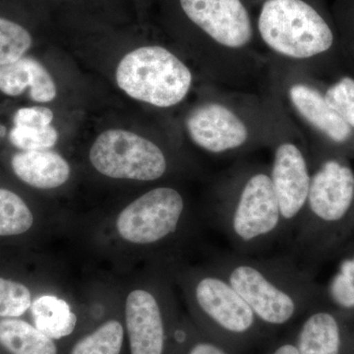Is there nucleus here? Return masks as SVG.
<instances>
[{"label":"nucleus","mask_w":354,"mask_h":354,"mask_svg":"<svg viewBox=\"0 0 354 354\" xmlns=\"http://www.w3.org/2000/svg\"><path fill=\"white\" fill-rule=\"evenodd\" d=\"M209 94L184 118V129L193 145L221 160L272 146L283 113L278 95L271 90L258 97L221 88Z\"/></svg>","instance_id":"obj_1"},{"label":"nucleus","mask_w":354,"mask_h":354,"mask_svg":"<svg viewBox=\"0 0 354 354\" xmlns=\"http://www.w3.org/2000/svg\"><path fill=\"white\" fill-rule=\"evenodd\" d=\"M209 268L232 283L266 325H286L319 301L308 268L288 253L244 255L232 251L216 256Z\"/></svg>","instance_id":"obj_2"},{"label":"nucleus","mask_w":354,"mask_h":354,"mask_svg":"<svg viewBox=\"0 0 354 354\" xmlns=\"http://www.w3.org/2000/svg\"><path fill=\"white\" fill-rule=\"evenodd\" d=\"M213 215L234 252L264 255L283 244L281 212L269 165L237 162L214 189Z\"/></svg>","instance_id":"obj_3"},{"label":"nucleus","mask_w":354,"mask_h":354,"mask_svg":"<svg viewBox=\"0 0 354 354\" xmlns=\"http://www.w3.org/2000/svg\"><path fill=\"white\" fill-rule=\"evenodd\" d=\"M183 13L207 41L205 62L223 87H249L269 70L267 57L254 46L255 31L242 0H179Z\"/></svg>","instance_id":"obj_4"},{"label":"nucleus","mask_w":354,"mask_h":354,"mask_svg":"<svg viewBox=\"0 0 354 354\" xmlns=\"http://www.w3.org/2000/svg\"><path fill=\"white\" fill-rule=\"evenodd\" d=\"M257 32L269 66L317 78L330 71L342 55L330 23L306 0H265Z\"/></svg>","instance_id":"obj_5"},{"label":"nucleus","mask_w":354,"mask_h":354,"mask_svg":"<svg viewBox=\"0 0 354 354\" xmlns=\"http://www.w3.org/2000/svg\"><path fill=\"white\" fill-rule=\"evenodd\" d=\"M353 209V169L339 157H324L312 169L306 207L288 253L308 268L333 228L348 221Z\"/></svg>","instance_id":"obj_6"},{"label":"nucleus","mask_w":354,"mask_h":354,"mask_svg":"<svg viewBox=\"0 0 354 354\" xmlns=\"http://www.w3.org/2000/svg\"><path fill=\"white\" fill-rule=\"evenodd\" d=\"M116 83L127 95L158 109H171L189 95L192 70L162 46H140L120 60Z\"/></svg>","instance_id":"obj_7"},{"label":"nucleus","mask_w":354,"mask_h":354,"mask_svg":"<svg viewBox=\"0 0 354 354\" xmlns=\"http://www.w3.org/2000/svg\"><path fill=\"white\" fill-rule=\"evenodd\" d=\"M270 149L272 150L270 176L283 221V244L288 247L306 207L312 162L304 134L285 106L278 132Z\"/></svg>","instance_id":"obj_8"},{"label":"nucleus","mask_w":354,"mask_h":354,"mask_svg":"<svg viewBox=\"0 0 354 354\" xmlns=\"http://www.w3.org/2000/svg\"><path fill=\"white\" fill-rule=\"evenodd\" d=\"M269 88L283 102L295 124L333 148L354 145V130L326 101L315 77L297 70L269 66Z\"/></svg>","instance_id":"obj_9"},{"label":"nucleus","mask_w":354,"mask_h":354,"mask_svg":"<svg viewBox=\"0 0 354 354\" xmlns=\"http://www.w3.org/2000/svg\"><path fill=\"white\" fill-rule=\"evenodd\" d=\"M91 164L102 176L127 180H160L169 169V158L155 142L123 129L101 133L91 147Z\"/></svg>","instance_id":"obj_10"},{"label":"nucleus","mask_w":354,"mask_h":354,"mask_svg":"<svg viewBox=\"0 0 354 354\" xmlns=\"http://www.w3.org/2000/svg\"><path fill=\"white\" fill-rule=\"evenodd\" d=\"M183 193L172 186H158L136 198L120 212L116 232L123 241L156 246L174 239L187 216Z\"/></svg>","instance_id":"obj_11"},{"label":"nucleus","mask_w":354,"mask_h":354,"mask_svg":"<svg viewBox=\"0 0 354 354\" xmlns=\"http://www.w3.org/2000/svg\"><path fill=\"white\" fill-rule=\"evenodd\" d=\"M184 291L203 321L230 335H245L261 322L232 283L212 268L186 272Z\"/></svg>","instance_id":"obj_12"},{"label":"nucleus","mask_w":354,"mask_h":354,"mask_svg":"<svg viewBox=\"0 0 354 354\" xmlns=\"http://www.w3.org/2000/svg\"><path fill=\"white\" fill-rule=\"evenodd\" d=\"M153 288L130 291L125 301V325L131 354H164L165 301Z\"/></svg>","instance_id":"obj_13"},{"label":"nucleus","mask_w":354,"mask_h":354,"mask_svg":"<svg viewBox=\"0 0 354 354\" xmlns=\"http://www.w3.org/2000/svg\"><path fill=\"white\" fill-rule=\"evenodd\" d=\"M29 88L30 97L36 102H50L57 90L50 72L39 60L23 57L11 64L0 66V92L8 97H19Z\"/></svg>","instance_id":"obj_14"},{"label":"nucleus","mask_w":354,"mask_h":354,"mask_svg":"<svg viewBox=\"0 0 354 354\" xmlns=\"http://www.w3.org/2000/svg\"><path fill=\"white\" fill-rule=\"evenodd\" d=\"M11 167L20 180L37 189H55L71 176L68 162L51 150L20 151L11 158Z\"/></svg>","instance_id":"obj_15"},{"label":"nucleus","mask_w":354,"mask_h":354,"mask_svg":"<svg viewBox=\"0 0 354 354\" xmlns=\"http://www.w3.org/2000/svg\"><path fill=\"white\" fill-rule=\"evenodd\" d=\"M295 346L298 354H341L342 332L337 317L315 307L310 310Z\"/></svg>","instance_id":"obj_16"},{"label":"nucleus","mask_w":354,"mask_h":354,"mask_svg":"<svg viewBox=\"0 0 354 354\" xmlns=\"http://www.w3.org/2000/svg\"><path fill=\"white\" fill-rule=\"evenodd\" d=\"M31 311L35 326L53 341L68 337L75 330L76 314L62 298L39 297L32 302Z\"/></svg>","instance_id":"obj_17"},{"label":"nucleus","mask_w":354,"mask_h":354,"mask_svg":"<svg viewBox=\"0 0 354 354\" xmlns=\"http://www.w3.org/2000/svg\"><path fill=\"white\" fill-rule=\"evenodd\" d=\"M0 344L12 354H57L53 339L26 321L0 320Z\"/></svg>","instance_id":"obj_18"},{"label":"nucleus","mask_w":354,"mask_h":354,"mask_svg":"<svg viewBox=\"0 0 354 354\" xmlns=\"http://www.w3.org/2000/svg\"><path fill=\"white\" fill-rule=\"evenodd\" d=\"M34 223V216L24 200L12 191L0 188V236L25 234Z\"/></svg>","instance_id":"obj_19"},{"label":"nucleus","mask_w":354,"mask_h":354,"mask_svg":"<svg viewBox=\"0 0 354 354\" xmlns=\"http://www.w3.org/2000/svg\"><path fill=\"white\" fill-rule=\"evenodd\" d=\"M123 342L122 324L118 320H109L77 342L70 354H120Z\"/></svg>","instance_id":"obj_20"},{"label":"nucleus","mask_w":354,"mask_h":354,"mask_svg":"<svg viewBox=\"0 0 354 354\" xmlns=\"http://www.w3.org/2000/svg\"><path fill=\"white\" fill-rule=\"evenodd\" d=\"M32 44L31 32L24 26L0 17V66L13 64L25 57Z\"/></svg>","instance_id":"obj_21"},{"label":"nucleus","mask_w":354,"mask_h":354,"mask_svg":"<svg viewBox=\"0 0 354 354\" xmlns=\"http://www.w3.org/2000/svg\"><path fill=\"white\" fill-rule=\"evenodd\" d=\"M9 141L20 151L50 150L57 145L58 132L50 127L13 125L8 134Z\"/></svg>","instance_id":"obj_22"},{"label":"nucleus","mask_w":354,"mask_h":354,"mask_svg":"<svg viewBox=\"0 0 354 354\" xmlns=\"http://www.w3.org/2000/svg\"><path fill=\"white\" fill-rule=\"evenodd\" d=\"M323 90L328 104L354 130V77H339Z\"/></svg>","instance_id":"obj_23"},{"label":"nucleus","mask_w":354,"mask_h":354,"mask_svg":"<svg viewBox=\"0 0 354 354\" xmlns=\"http://www.w3.org/2000/svg\"><path fill=\"white\" fill-rule=\"evenodd\" d=\"M32 305L31 291L18 281L0 277V317L18 318Z\"/></svg>","instance_id":"obj_24"},{"label":"nucleus","mask_w":354,"mask_h":354,"mask_svg":"<svg viewBox=\"0 0 354 354\" xmlns=\"http://www.w3.org/2000/svg\"><path fill=\"white\" fill-rule=\"evenodd\" d=\"M330 297L342 308H354V270L351 259L342 263L339 272L333 279Z\"/></svg>","instance_id":"obj_25"},{"label":"nucleus","mask_w":354,"mask_h":354,"mask_svg":"<svg viewBox=\"0 0 354 354\" xmlns=\"http://www.w3.org/2000/svg\"><path fill=\"white\" fill-rule=\"evenodd\" d=\"M55 114L44 106H26L16 111L13 116V125L22 127H50Z\"/></svg>","instance_id":"obj_26"},{"label":"nucleus","mask_w":354,"mask_h":354,"mask_svg":"<svg viewBox=\"0 0 354 354\" xmlns=\"http://www.w3.org/2000/svg\"><path fill=\"white\" fill-rule=\"evenodd\" d=\"M188 354H228L221 346L211 342H200L191 348Z\"/></svg>","instance_id":"obj_27"},{"label":"nucleus","mask_w":354,"mask_h":354,"mask_svg":"<svg viewBox=\"0 0 354 354\" xmlns=\"http://www.w3.org/2000/svg\"><path fill=\"white\" fill-rule=\"evenodd\" d=\"M272 354H298V351L295 344H283L276 348Z\"/></svg>","instance_id":"obj_28"},{"label":"nucleus","mask_w":354,"mask_h":354,"mask_svg":"<svg viewBox=\"0 0 354 354\" xmlns=\"http://www.w3.org/2000/svg\"><path fill=\"white\" fill-rule=\"evenodd\" d=\"M342 55H346V57H348L354 64V39L353 43L348 46V51L342 53Z\"/></svg>","instance_id":"obj_29"},{"label":"nucleus","mask_w":354,"mask_h":354,"mask_svg":"<svg viewBox=\"0 0 354 354\" xmlns=\"http://www.w3.org/2000/svg\"><path fill=\"white\" fill-rule=\"evenodd\" d=\"M351 262H353V270H354V256H353V258H351Z\"/></svg>","instance_id":"obj_30"}]
</instances>
